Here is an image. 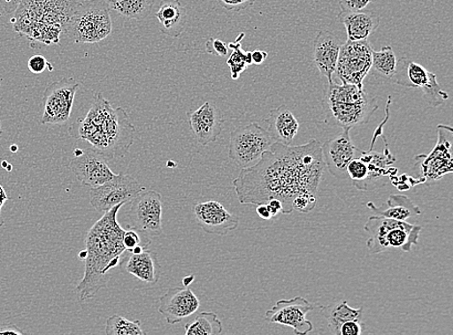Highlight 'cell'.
Segmentation results:
<instances>
[{
  "instance_id": "cell-11",
  "label": "cell",
  "mask_w": 453,
  "mask_h": 335,
  "mask_svg": "<svg viewBox=\"0 0 453 335\" xmlns=\"http://www.w3.org/2000/svg\"><path fill=\"white\" fill-rule=\"evenodd\" d=\"M144 188L134 177L120 172L110 181L91 188L90 203L97 212L105 213L119 204L130 203Z\"/></svg>"
},
{
  "instance_id": "cell-10",
  "label": "cell",
  "mask_w": 453,
  "mask_h": 335,
  "mask_svg": "<svg viewBox=\"0 0 453 335\" xmlns=\"http://www.w3.org/2000/svg\"><path fill=\"white\" fill-rule=\"evenodd\" d=\"M373 49L368 40H347L342 44L335 72L342 82L364 88V80L371 72Z\"/></svg>"
},
{
  "instance_id": "cell-13",
  "label": "cell",
  "mask_w": 453,
  "mask_h": 335,
  "mask_svg": "<svg viewBox=\"0 0 453 335\" xmlns=\"http://www.w3.org/2000/svg\"><path fill=\"white\" fill-rule=\"evenodd\" d=\"M128 212L130 225L147 236H160L163 233L162 195L155 191L144 190L130 202Z\"/></svg>"
},
{
  "instance_id": "cell-34",
  "label": "cell",
  "mask_w": 453,
  "mask_h": 335,
  "mask_svg": "<svg viewBox=\"0 0 453 335\" xmlns=\"http://www.w3.org/2000/svg\"><path fill=\"white\" fill-rule=\"evenodd\" d=\"M150 245L151 240L150 237L139 232V230L130 226H128L127 230H125L123 234V246L126 250L131 251L138 247L150 248Z\"/></svg>"
},
{
  "instance_id": "cell-51",
  "label": "cell",
  "mask_w": 453,
  "mask_h": 335,
  "mask_svg": "<svg viewBox=\"0 0 453 335\" xmlns=\"http://www.w3.org/2000/svg\"><path fill=\"white\" fill-rule=\"evenodd\" d=\"M0 17H2V14H0Z\"/></svg>"
},
{
  "instance_id": "cell-14",
  "label": "cell",
  "mask_w": 453,
  "mask_h": 335,
  "mask_svg": "<svg viewBox=\"0 0 453 335\" xmlns=\"http://www.w3.org/2000/svg\"><path fill=\"white\" fill-rule=\"evenodd\" d=\"M315 308L313 303L303 297L281 300L265 313V319L291 328L296 335H305L313 330V324L307 316Z\"/></svg>"
},
{
  "instance_id": "cell-33",
  "label": "cell",
  "mask_w": 453,
  "mask_h": 335,
  "mask_svg": "<svg viewBox=\"0 0 453 335\" xmlns=\"http://www.w3.org/2000/svg\"><path fill=\"white\" fill-rule=\"evenodd\" d=\"M107 335H145L140 320L130 321L119 316H113L105 324Z\"/></svg>"
},
{
  "instance_id": "cell-7",
  "label": "cell",
  "mask_w": 453,
  "mask_h": 335,
  "mask_svg": "<svg viewBox=\"0 0 453 335\" xmlns=\"http://www.w3.org/2000/svg\"><path fill=\"white\" fill-rule=\"evenodd\" d=\"M112 31L111 9L105 0H83L73 12L65 34L75 43L94 44Z\"/></svg>"
},
{
  "instance_id": "cell-22",
  "label": "cell",
  "mask_w": 453,
  "mask_h": 335,
  "mask_svg": "<svg viewBox=\"0 0 453 335\" xmlns=\"http://www.w3.org/2000/svg\"><path fill=\"white\" fill-rule=\"evenodd\" d=\"M342 41L331 31L320 30L313 41V62L320 74L333 81L337 60H339Z\"/></svg>"
},
{
  "instance_id": "cell-38",
  "label": "cell",
  "mask_w": 453,
  "mask_h": 335,
  "mask_svg": "<svg viewBox=\"0 0 453 335\" xmlns=\"http://www.w3.org/2000/svg\"><path fill=\"white\" fill-rule=\"evenodd\" d=\"M218 2L228 11L239 12L254 5L257 0H218Z\"/></svg>"
},
{
  "instance_id": "cell-47",
  "label": "cell",
  "mask_w": 453,
  "mask_h": 335,
  "mask_svg": "<svg viewBox=\"0 0 453 335\" xmlns=\"http://www.w3.org/2000/svg\"><path fill=\"white\" fill-rule=\"evenodd\" d=\"M19 150V148H18V145H12L10 146V151H12V153H17Z\"/></svg>"
},
{
  "instance_id": "cell-49",
  "label": "cell",
  "mask_w": 453,
  "mask_h": 335,
  "mask_svg": "<svg viewBox=\"0 0 453 335\" xmlns=\"http://www.w3.org/2000/svg\"><path fill=\"white\" fill-rule=\"evenodd\" d=\"M8 164H9V163H7L6 161H4V162L2 163V166L4 167V170L6 169V167H7V165H8Z\"/></svg>"
},
{
  "instance_id": "cell-16",
  "label": "cell",
  "mask_w": 453,
  "mask_h": 335,
  "mask_svg": "<svg viewBox=\"0 0 453 335\" xmlns=\"http://www.w3.org/2000/svg\"><path fill=\"white\" fill-rule=\"evenodd\" d=\"M351 129H342L336 138L326 141L321 144V150L325 165L336 179H346L347 165L359 158L363 150L357 148L350 137Z\"/></svg>"
},
{
  "instance_id": "cell-1",
  "label": "cell",
  "mask_w": 453,
  "mask_h": 335,
  "mask_svg": "<svg viewBox=\"0 0 453 335\" xmlns=\"http://www.w3.org/2000/svg\"><path fill=\"white\" fill-rule=\"evenodd\" d=\"M324 170L319 141L300 146L273 142L257 164L242 169L233 184L241 204H267L278 199L283 215L310 213L318 202Z\"/></svg>"
},
{
  "instance_id": "cell-9",
  "label": "cell",
  "mask_w": 453,
  "mask_h": 335,
  "mask_svg": "<svg viewBox=\"0 0 453 335\" xmlns=\"http://www.w3.org/2000/svg\"><path fill=\"white\" fill-rule=\"evenodd\" d=\"M391 80L398 86L423 90L425 99L432 107H440L449 100L448 92L441 89L434 72L407 57L397 60Z\"/></svg>"
},
{
  "instance_id": "cell-20",
  "label": "cell",
  "mask_w": 453,
  "mask_h": 335,
  "mask_svg": "<svg viewBox=\"0 0 453 335\" xmlns=\"http://www.w3.org/2000/svg\"><path fill=\"white\" fill-rule=\"evenodd\" d=\"M199 307L200 301L191 289L175 287L161 297L159 312L167 324H175L192 316Z\"/></svg>"
},
{
  "instance_id": "cell-21",
  "label": "cell",
  "mask_w": 453,
  "mask_h": 335,
  "mask_svg": "<svg viewBox=\"0 0 453 335\" xmlns=\"http://www.w3.org/2000/svg\"><path fill=\"white\" fill-rule=\"evenodd\" d=\"M119 267L126 274L132 275L147 285L155 286L161 278V265L155 251L144 249L139 255L125 250Z\"/></svg>"
},
{
  "instance_id": "cell-32",
  "label": "cell",
  "mask_w": 453,
  "mask_h": 335,
  "mask_svg": "<svg viewBox=\"0 0 453 335\" xmlns=\"http://www.w3.org/2000/svg\"><path fill=\"white\" fill-rule=\"evenodd\" d=\"M245 37V34H240L235 42L228 44V49H233V54L226 60L231 72V79L237 80L242 72L249 66L252 65L251 51H244L242 49L241 41Z\"/></svg>"
},
{
  "instance_id": "cell-41",
  "label": "cell",
  "mask_w": 453,
  "mask_h": 335,
  "mask_svg": "<svg viewBox=\"0 0 453 335\" xmlns=\"http://www.w3.org/2000/svg\"><path fill=\"white\" fill-rule=\"evenodd\" d=\"M268 57V52L265 50L256 49L251 51L252 65H261Z\"/></svg>"
},
{
  "instance_id": "cell-23",
  "label": "cell",
  "mask_w": 453,
  "mask_h": 335,
  "mask_svg": "<svg viewBox=\"0 0 453 335\" xmlns=\"http://www.w3.org/2000/svg\"><path fill=\"white\" fill-rule=\"evenodd\" d=\"M266 122L273 142L283 145H291L300 129L299 121L286 104L271 110Z\"/></svg>"
},
{
  "instance_id": "cell-4",
  "label": "cell",
  "mask_w": 453,
  "mask_h": 335,
  "mask_svg": "<svg viewBox=\"0 0 453 335\" xmlns=\"http://www.w3.org/2000/svg\"><path fill=\"white\" fill-rule=\"evenodd\" d=\"M79 0H22L12 19L19 36L47 46L59 44Z\"/></svg>"
},
{
  "instance_id": "cell-2",
  "label": "cell",
  "mask_w": 453,
  "mask_h": 335,
  "mask_svg": "<svg viewBox=\"0 0 453 335\" xmlns=\"http://www.w3.org/2000/svg\"><path fill=\"white\" fill-rule=\"evenodd\" d=\"M124 205L119 204L104 213L88 233L84 276L75 289L80 302L93 299L101 289L107 288L110 270L119 266L126 249L123 246L125 230L118 222V214Z\"/></svg>"
},
{
  "instance_id": "cell-24",
  "label": "cell",
  "mask_w": 453,
  "mask_h": 335,
  "mask_svg": "<svg viewBox=\"0 0 453 335\" xmlns=\"http://www.w3.org/2000/svg\"><path fill=\"white\" fill-rule=\"evenodd\" d=\"M340 22L344 25L347 40H368L380 25V17L372 12L342 11L337 15Z\"/></svg>"
},
{
  "instance_id": "cell-31",
  "label": "cell",
  "mask_w": 453,
  "mask_h": 335,
  "mask_svg": "<svg viewBox=\"0 0 453 335\" xmlns=\"http://www.w3.org/2000/svg\"><path fill=\"white\" fill-rule=\"evenodd\" d=\"M223 332V324L214 312H202L194 322L187 324V335H219Z\"/></svg>"
},
{
  "instance_id": "cell-43",
  "label": "cell",
  "mask_w": 453,
  "mask_h": 335,
  "mask_svg": "<svg viewBox=\"0 0 453 335\" xmlns=\"http://www.w3.org/2000/svg\"><path fill=\"white\" fill-rule=\"evenodd\" d=\"M267 206L273 217H277L282 212V204L278 199H271Z\"/></svg>"
},
{
  "instance_id": "cell-8",
  "label": "cell",
  "mask_w": 453,
  "mask_h": 335,
  "mask_svg": "<svg viewBox=\"0 0 453 335\" xmlns=\"http://www.w3.org/2000/svg\"><path fill=\"white\" fill-rule=\"evenodd\" d=\"M273 141L270 133L257 123L238 127L230 133L228 156L241 169H248L270 150Z\"/></svg>"
},
{
  "instance_id": "cell-28",
  "label": "cell",
  "mask_w": 453,
  "mask_h": 335,
  "mask_svg": "<svg viewBox=\"0 0 453 335\" xmlns=\"http://www.w3.org/2000/svg\"><path fill=\"white\" fill-rule=\"evenodd\" d=\"M319 308L323 317L328 322L329 329L336 335H340L341 327L344 323L363 320L364 308H353L344 300Z\"/></svg>"
},
{
  "instance_id": "cell-46",
  "label": "cell",
  "mask_w": 453,
  "mask_h": 335,
  "mask_svg": "<svg viewBox=\"0 0 453 335\" xmlns=\"http://www.w3.org/2000/svg\"><path fill=\"white\" fill-rule=\"evenodd\" d=\"M194 281V277H188V278H184V286L186 287H188L189 285L192 284V282Z\"/></svg>"
},
{
  "instance_id": "cell-15",
  "label": "cell",
  "mask_w": 453,
  "mask_h": 335,
  "mask_svg": "<svg viewBox=\"0 0 453 335\" xmlns=\"http://www.w3.org/2000/svg\"><path fill=\"white\" fill-rule=\"evenodd\" d=\"M73 155L75 159L71 161L70 169L82 186L97 187L114 177L108 159L97 150L76 149Z\"/></svg>"
},
{
  "instance_id": "cell-5",
  "label": "cell",
  "mask_w": 453,
  "mask_h": 335,
  "mask_svg": "<svg viewBox=\"0 0 453 335\" xmlns=\"http://www.w3.org/2000/svg\"><path fill=\"white\" fill-rule=\"evenodd\" d=\"M378 109L377 99L368 96L364 88L347 82L342 86L332 82L324 102L325 122L332 127L353 129L370 122Z\"/></svg>"
},
{
  "instance_id": "cell-37",
  "label": "cell",
  "mask_w": 453,
  "mask_h": 335,
  "mask_svg": "<svg viewBox=\"0 0 453 335\" xmlns=\"http://www.w3.org/2000/svg\"><path fill=\"white\" fill-rule=\"evenodd\" d=\"M376 0H339L342 11L360 12Z\"/></svg>"
},
{
  "instance_id": "cell-44",
  "label": "cell",
  "mask_w": 453,
  "mask_h": 335,
  "mask_svg": "<svg viewBox=\"0 0 453 335\" xmlns=\"http://www.w3.org/2000/svg\"><path fill=\"white\" fill-rule=\"evenodd\" d=\"M7 194L2 185H0V227L4 225V218L3 216V208L6 202H8Z\"/></svg>"
},
{
  "instance_id": "cell-50",
  "label": "cell",
  "mask_w": 453,
  "mask_h": 335,
  "mask_svg": "<svg viewBox=\"0 0 453 335\" xmlns=\"http://www.w3.org/2000/svg\"><path fill=\"white\" fill-rule=\"evenodd\" d=\"M2 134H3V128H2V123H0V140H2Z\"/></svg>"
},
{
  "instance_id": "cell-12",
  "label": "cell",
  "mask_w": 453,
  "mask_h": 335,
  "mask_svg": "<svg viewBox=\"0 0 453 335\" xmlns=\"http://www.w3.org/2000/svg\"><path fill=\"white\" fill-rule=\"evenodd\" d=\"M80 83L73 78H63L50 83L43 96L42 124L63 125L71 118L73 101Z\"/></svg>"
},
{
  "instance_id": "cell-29",
  "label": "cell",
  "mask_w": 453,
  "mask_h": 335,
  "mask_svg": "<svg viewBox=\"0 0 453 335\" xmlns=\"http://www.w3.org/2000/svg\"><path fill=\"white\" fill-rule=\"evenodd\" d=\"M111 10L124 18L141 20L149 17L156 0H105Z\"/></svg>"
},
{
  "instance_id": "cell-26",
  "label": "cell",
  "mask_w": 453,
  "mask_h": 335,
  "mask_svg": "<svg viewBox=\"0 0 453 335\" xmlns=\"http://www.w3.org/2000/svg\"><path fill=\"white\" fill-rule=\"evenodd\" d=\"M375 216H381L396 221L407 222V219L423 214L421 209L403 194H391L385 204L376 207L372 202L366 204Z\"/></svg>"
},
{
  "instance_id": "cell-30",
  "label": "cell",
  "mask_w": 453,
  "mask_h": 335,
  "mask_svg": "<svg viewBox=\"0 0 453 335\" xmlns=\"http://www.w3.org/2000/svg\"><path fill=\"white\" fill-rule=\"evenodd\" d=\"M397 66V58L391 46L372 51V74L376 78L391 80Z\"/></svg>"
},
{
  "instance_id": "cell-27",
  "label": "cell",
  "mask_w": 453,
  "mask_h": 335,
  "mask_svg": "<svg viewBox=\"0 0 453 335\" xmlns=\"http://www.w3.org/2000/svg\"><path fill=\"white\" fill-rule=\"evenodd\" d=\"M380 137L385 141L386 149L384 153L373 151V148L368 152L363 151L360 158L366 164L368 169L367 191L373 190L378 182L391 173L392 166L395 161V156L389 152L386 138L383 133Z\"/></svg>"
},
{
  "instance_id": "cell-35",
  "label": "cell",
  "mask_w": 453,
  "mask_h": 335,
  "mask_svg": "<svg viewBox=\"0 0 453 335\" xmlns=\"http://www.w3.org/2000/svg\"><path fill=\"white\" fill-rule=\"evenodd\" d=\"M27 65L29 71L36 75L42 74V72H44L47 69H49L50 72L54 71V67H52L46 57L40 55L30 57Z\"/></svg>"
},
{
  "instance_id": "cell-18",
  "label": "cell",
  "mask_w": 453,
  "mask_h": 335,
  "mask_svg": "<svg viewBox=\"0 0 453 335\" xmlns=\"http://www.w3.org/2000/svg\"><path fill=\"white\" fill-rule=\"evenodd\" d=\"M188 123L194 138L203 146L217 141L225 119L220 111L208 102L196 110L187 112Z\"/></svg>"
},
{
  "instance_id": "cell-25",
  "label": "cell",
  "mask_w": 453,
  "mask_h": 335,
  "mask_svg": "<svg viewBox=\"0 0 453 335\" xmlns=\"http://www.w3.org/2000/svg\"><path fill=\"white\" fill-rule=\"evenodd\" d=\"M160 30L167 36L178 38L183 34L187 23V12L180 0H165L156 13Z\"/></svg>"
},
{
  "instance_id": "cell-3",
  "label": "cell",
  "mask_w": 453,
  "mask_h": 335,
  "mask_svg": "<svg viewBox=\"0 0 453 335\" xmlns=\"http://www.w3.org/2000/svg\"><path fill=\"white\" fill-rule=\"evenodd\" d=\"M134 133L128 113L123 108L113 109L100 92L86 118H79L69 128L72 138L88 141L108 160L123 158L134 143Z\"/></svg>"
},
{
  "instance_id": "cell-6",
  "label": "cell",
  "mask_w": 453,
  "mask_h": 335,
  "mask_svg": "<svg viewBox=\"0 0 453 335\" xmlns=\"http://www.w3.org/2000/svg\"><path fill=\"white\" fill-rule=\"evenodd\" d=\"M364 229L370 235L366 240V247L372 255L382 254L393 248H400L404 253H409L418 245L420 232H423V227L419 225L381 216L368 217Z\"/></svg>"
},
{
  "instance_id": "cell-42",
  "label": "cell",
  "mask_w": 453,
  "mask_h": 335,
  "mask_svg": "<svg viewBox=\"0 0 453 335\" xmlns=\"http://www.w3.org/2000/svg\"><path fill=\"white\" fill-rule=\"evenodd\" d=\"M0 334H13L22 335L25 334L23 331L19 330L15 324H0Z\"/></svg>"
},
{
  "instance_id": "cell-19",
  "label": "cell",
  "mask_w": 453,
  "mask_h": 335,
  "mask_svg": "<svg viewBox=\"0 0 453 335\" xmlns=\"http://www.w3.org/2000/svg\"><path fill=\"white\" fill-rule=\"evenodd\" d=\"M194 213L197 224L208 234L226 236L239 225V218L217 202L199 203L194 207Z\"/></svg>"
},
{
  "instance_id": "cell-17",
  "label": "cell",
  "mask_w": 453,
  "mask_h": 335,
  "mask_svg": "<svg viewBox=\"0 0 453 335\" xmlns=\"http://www.w3.org/2000/svg\"><path fill=\"white\" fill-rule=\"evenodd\" d=\"M451 129L449 126L439 125L434 149L428 156H418L421 159L420 173L425 181L437 182L445 175L452 173L451 143L447 135V132Z\"/></svg>"
},
{
  "instance_id": "cell-48",
  "label": "cell",
  "mask_w": 453,
  "mask_h": 335,
  "mask_svg": "<svg viewBox=\"0 0 453 335\" xmlns=\"http://www.w3.org/2000/svg\"><path fill=\"white\" fill-rule=\"evenodd\" d=\"M8 172H12V170H13V165L12 164H8L6 169H5Z\"/></svg>"
},
{
  "instance_id": "cell-45",
  "label": "cell",
  "mask_w": 453,
  "mask_h": 335,
  "mask_svg": "<svg viewBox=\"0 0 453 335\" xmlns=\"http://www.w3.org/2000/svg\"><path fill=\"white\" fill-rule=\"evenodd\" d=\"M257 214L260 218L265 219V221H270V219L273 218L267 204L257 205Z\"/></svg>"
},
{
  "instance_id": "cell-39",
  "label": "cell",
  "mask_w": 453,
  "mask_h": 335,
  "mask_svg": "<svg viewBox=\"0 0 453 335\" xmlns=\"http://www.w3.org/2000/svg\"><path fill=\"white\" fill-rule=\"evenodd\" d=\"M365 329V324L362 321H349L342 324L340 335H360Z\"/></svg>"
},
{
  "instance_id": "cell-36",
  "label": "cell",
  "mask_w": 453,
  "mask_h": 335,
  "mask_svg": "<svg viewBox=\"0 0 453 335\" xmlns=\"http://www.w3.org/2000/svg\"><path fill=\"white\" fill-rule=\"evenodd\" d=\"M205 49L210 55H215L219 57H226L228 56V46L225 42L211 38L206 42Z\"/></svg>"
},
{
  "instance_id": "cell-40",
  "label": "cell",
  "mask_w": 453,
  "mask_h": 335,
  "mask_svg": "<svg viewBox=\"0 0 453 335\" xmlns=\"http://www.w3.org/2000/svg\"><path fill=\"white\" fill-rule=\"evenodd\" d=\"M22 0H0V8L7 14H14Z\"/></svg>"
}]
</instances>
